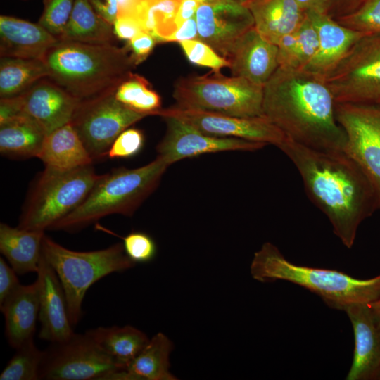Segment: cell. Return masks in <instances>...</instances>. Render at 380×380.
Segmentation results:
<instances>
[{"label":"cell","mask_w":380,"mask_h":380,"mask_svg":"<svg viewBox=\"0 0 380 380\" xmlns=\"http://www.w3.org/2000/svg\"><path fill=\"white\" fill-rule=\"evenodd\" d=\"M46 135L25 115L12 118L0 124V152L12 158L37 157Z\"/></svg>","instance_id":"cell-27"},{"label":"cell","mask_w":380,"mask_h":380,"mask_svg":"<svg viewBox=\"0 0 380 380\" xmlns=\"http://www.w3.org/2000/svg\"><path fill=\"white\" fill-rule=\"evenodd\" d=\"M96 12L113 25L118 16V0H89Z\"/></svg>","instance_id":"cell-45"},{"label":"cell","mask_w":380,"mask_h":380,"mask_svg":"<svg viewBox=\"0 0 380 380\" xmlns=\"http://www.w3.org/2000/svg\"><path fill=\"white\" fill-rule=\"evenodd\" d=\"M352 324L355 347L346 380H374L380 369V327L368 303H357L344 311Z\"/></svg>","instance_id":"cell-19"},{"label":"cell","mask_w":380,"mask_h":380,"mask_svg":"<svg viewBox=\"0 0 380 380\" xmlns=\"http://www.w3.org/2000/svg\"><path fill=\"white\" fill-rule=\"evenodd\" d=\"M115 36L122 40L129 41L141 32H143L139 24L127 17H117L113 25Z\"/></svg>","instance_id":"cell-43"},{"label":"cell","mask_w":380,"mask_h":380,"mask_svg":"<svg viewBox=\"0 0 380 380\" xmlns=\"http://www.w3.org/2000/svg\"><path fill=\"white\" fill-rule=\"evenodd\" d=\"M336 103H380V34L358 39L325 78Z\"/></svg>","instance_id":"cell-9"},{"label":"cell","mask_w":380,"mask_h":380,"mask_svg":"<svg viewBox=\"0 0 380 380\" xmlns=\"http://www.w3.org/2000/svg\"><path fill=\"white\" fill-rule=\"evenodd\" d=\"M86 332L125 369L150 340L144 332L129 325L99 327Z\"/></svg>","instance_id":"cell-30"},{"label":"cell","mask_w":380,"mask_h":380,"mask_svg":"<svg viewBox=\"0 0 380 380\" xmlns=\"http://www.w3.org/2000/svg\"><path fill=\"white\" fill-rule=\"evenodd\" d=\"M201 3L196 0H182L179 8L175 23L179 28L186 20L194 17Z\"/></svg>","instance_id":"cell-47"},{"label":"cell","mask_w":380,"mask_h":380,"mask_svg":"<svg viewBox=\"0 0 380 380\" xmlns=\"http://www.w3.org/2000/svg\"><path fill=\"white\" fill-rule=\"evenodd\" d=\"M15 271L0 258V304L3 303L21 284Z\"/></svg>","instance_id":"cell-41"},{"label":"cell","mask_w":380,"mask_h":380,"mask_svg":"<svg viewBox=\"0 0 380 380\" xmlns=\"http://www.w3.org/2000/svg\"><path fill=\"white\" fill-rule=\"evenodd\" d=\"M100 177L91 165L68 171L45 167L32 189L18 227L49 229L84 201Z\"/></svg>","instance_id":"cell-8"},{"label":"cell","mask_w":380,"mask_h":380,"mask_svg":"<svg viewBox=\"0 0 380 380\" xmlns=\"http://www.w3.org/2000/svg\"><path fill=\"white\" fill-rule=\"evenodd\" d=\"M198 39L196 16L186 20L168 39V42H181L186 40Z\"/></svg>","instance_id":"cell-46"},{"label":"cell","mask_w":380,"mask_h":380,"mask_svg":"<svg viewBox=\"0 0 380 380\" xmlns=\"http://www.w3.org/2000/svg\"><path fill=\"white\" fill-rule=\"evenodd\" d=\"M123 239L126 255L136 263H146L154 259L157 246L153 238L143 232H132Z\"/></svg>","instance_id":"cell-38"},{"label":"cell","mask_w":380,"mask_h":380,"mask_svg":"<svg viewBox=\"0 0 380 380\" xmlns=\"http://www.w3.org/2000/svg\"><path fill=\"white\" fill-rule=\"evenodd\" d=\"M263 87L220 71L179 77L174 85L176 106L237 117L262 116Z\"/></svg>","instance_id":"cell-7"},{"label":"cell","mask_w":380,"mask_h":380,"mask_svg":"<svg viewBox=\"0 0 380 380\" xmlns=\"http://www.w3.org/2000/svg\"><path fill=\"white\" fill-rule=\"evenodd\" d=\"M306 13L316 27L319 46L305 70L325 80L352 46L365 34L341 25L325 13Z\"/></svg>","instance_id":"cell-20"},{"label":"cell","mask_w":380,"mask_h":380,"mask_svg":"<svg viewBox=\"0 0 380 380\" xmlns=\"http://www.w3.org/2000/svg\"><path fill=\"white\" fill-rule=\"evenodd\" d=\"M366 0H327L325 14L334 19L348 15Z\"/></svg>","instance_id":"cell-42"},{"label":"cell","mask_w":380,"mask_h":380,"mask_svg":"<svg viewBox=\"0 0 380 380\" xmlns=\"http://www.w3.org/2000/svg\"><path fill=\"white\" fill-rule=\"evenodd\" d=\"M19 95L23 114L37 122L46 134L70 123L80 103L48 77Z\"/></svg>","instance_id":"cell-16"},{"label":"cell","mask_w":380,"mask_h":380,"mask_svg":"<svg viewBox=\"0 0 380 380\" xmlns=\"http://www.w3.org/2000/svg\"><path fill=\"white\" fill-rule=\"evenodd\" d=\"M335 105L325 80L305 70L279 66L263 87V115L286 138L310 148L344 150Z\"/></svg>","instance_id":"cell-2"},{"label":"cell","mask_w":380,"mask_h":380,"mask_svg":"<svg viewBox=\"0 0 380 380\" xmlns=\"http://www.w3.org/2000/svg\"><path fill=\"white\" fill-rule=\"evenodd\" d=\"M156 42L151 34L145 32H139L128 42L127 46L137 65L150 55Z\"/></svg>","instance_id":"cell-40"},{"label":"cell","mask_w":380,"mask_h":380,"mask_svg":"<svg viewBox=\"0 0 380 380\" xmlns=\"http://www.w3.org/2000/svg\"><path fill=\"white\" fill-rule=\"evenodd\" d=\"M368 305L375 322L380 327V298L369 303Z\"/></svg>","instance_id":"cell-49"},{"label":"cell","mask_w":380,"mask_h":380,"mask_svg":"<svg viewBox=\"0 0 380 380\" xmlns=\"http://www.w3.org/2000/svg\"><path fill=\"white\" fill-rule=\"evenodd\" d=\"M48 75L47 67L42 59L1 57V98L19 95Z\"/></svg>","instance_id":"cell-32"},{"label":"cell","mask_w":380,"mask_h":380,"mask_svg":"<svg viewBox=\"0 0 380 380\" xmlns=\"http://www.w3.org/2000/svg\"><path fill=\"white\" fill-rule=\"evenodd\" d=\"M250 269L256 281L295 284L317 294L334 310L345 311L351 305L369 303L380 298V274L361 279L336 270L296 265L270 242L254 253Z\"/></svg>","instance_id":"cell-4"},{"label":"cell","mask_w":380,"mask_h":380,"mask_svg":"<svg viewBox=\"0 0 380 380\" xmlns=\"http://www.w3.org/2000/svg\"><path fill=\"white\" fill-rule=\"evenodd\" d=\"M44 231L1 223L0 251L18 274L37 272Z\"/></svg>","instance_id":"cell-26"},{"label":"cell","mask_w":380,"mask_h":380,"mask_svg":"<svg viewBox=\"0 0 380 380\" xmlns=\"http://www.w3.org/2000/svg\"><path fill=\"white\" fill-rule=\"evenodd\" d=\"M335 114L346 136L343 151L370 182L380 208V106L336 103Z\"/></svg>","instance_id":"cell-12"},{"label":"cell","mask_w":380,"mask_h":380,"mask_svg":"<svg viewBox=\"0 0 380 380\" xmlns=\"http://www.w3.org/2000/svg\"><path fill=\"white\" fill-rule=\"evenodd\" d=\"M23 115L24 114L20 95L1 98L0 124Z\"/></svg>","instance_id":"cell-44"},{"label":"cell","mask_w":380,"mask_h":380,"mask_svg":"<svg viewBox=\"0 0 380 380\" xmlns=\"http://www.w3.org/2000/svg\"><path fill=\"white\" fill-rule=\"evenodd\" d=\"M156 115L176 118L211 136L239 138L277 147L286 138L284 134L264 115L237 117L177 106L160 108Z\"/></svg>","instance_id":"cell-13"},{"label":"cell","mask_w":380,"mask_h":380,"mask_svg":"<svg viewBox=\"0 0 380 380\" xmlns=\"http://www.w3.org/2000/svg\"><path fill=\"white\" fill-rule=\"evenodd\" d=\"M298 170L308 196L342 243L353 246L359 226L379 208L374 191L344 151L310 148L288 138L278 146Z\"/></svg>","instance_id":"cell-1"},{"label":"cell","mask_w":380,"mask_h":380,"mask_svg":"<svg viewBox=\"0 0 380 380\" xmlns=\"http://www.w3.org/2000/svg\"><path fill=\"white\" fill-rule=\"evenodd\" d=\"M182 0H118L117 17L137 22L157 42H167L178 29L175 19Z\"/></svg>","instance_id":"cell-24"},{"label":"cell","mask_w":380,"mask_h":380,"mask_svg":"<svg viewBox=\"0 0 380 380\" xmlns=\"http://www.w3.org/2000/svg\"><path fill=\"white\" fill-rule=\"evenodd\" d=\"M378 106H380V103H379V104H378Z\"/></svg>","instance_id":"cell-53"},{"label":"cell","mask_w":380,"mask_h":380,"mask_svg":"<svg viewBox=\"0 0 380 380\" xmlns=\"http://www.w3.org/2000/svg\"><path fill=\"white\" fill-rule=\"evenodd\" d=\"M144 140V134L141 130L127 128L114 140L107 153V156L112 159L133 157L141 150Z\"/></svg>","instance_id":"cell-39"},{"label":"cell","mask_w":380,"mask_h":380,"mask_svg":"<svg viewBox=\"0 0 380 380\" xmlns=\"http://www.w3.org/2000/svg\"><path fill=\"white\" fill-rule=\"evenodd\" d=\"M42 255L63 286L72 327L82 317V302L92 284L111 273L125 271L135 265L126 255L121 243L97 251H75L44 235Z\"/></svg>","instance_id":"cell-6"},{"label":"cell","mask_w":380,"mask_h":380,"mask_svg":"<svg viewBox=\"0 0 380 380\" xmlns=\"http://www.w3.org/2000/svg\"><path fill=\"white\" fill-rule=\"evenodd\" d=\"M16 352L0 374V380H38L44 350L34 344L33 338L15 349Z\"/></svg>","instance_id":"cell-34"},{"label":"cell","mask_w":380,"mask_h":380,"mask_svg":"<svg viewBox=\"0 0 380 380\" xmlns=\"http://www.w3.org/2000/svg\"><path fill=\"white\" fill-rule=\"evenodd\" d=\"M125 106L109 92L80 101L70 122L91 158L107 153L116 137L137 121L148 116Z\"/></svg>","instance_id":"cell-11"},{"label":"cell","mask_w":380,"mask_h":380,"mask_svg":"<svg viewBox=\"0 0 380 380\" xmlns=\"http://www.w3.org/2000/svg\"><path fill=\"white\" fill-rule=\"evenodd\" d=\"M125 369L87 332L51 343L44 350L39 379L103 380L109 373Z\"/></svg>","instance_id":"cell-10"},{"label":"cell","mask_w":380,"mask_h":380,"mask_svg":"<svg viewBox=\"0 0 380 380\" xmlns=\"http://www.w3.org/2000/svg\"><path fill=\"white\" fill-rule=\"evenodd\" d=\"M115 96L132 109L149 115H156L161 107L160 96L151 89L148 81L134 72L119 85Z\"/></svg>","instance_id":"cell-33"},{"label":"cell","mask_w":380,"mask_h":380,"mask_svg":"<svg viewBox=\"0 0 380 380\" xmlns=\"http://www.w3.org/2000/svg\"><path fill=\"white\" fill-rule=\"evenodd\" d=\"M75 0H44V10L38 23L58 39L70 18Z\"/></svg>","instance_id":"cell-36"},{"label":"cell","mask_w":380,"mask_h":380,"mask_svg":"<svg viewBox=\"0 0 380 380\" xmlns=\"http://www.w3.org/2000/svg\"><path fill=\"white\" fill-rule=\"evenodd\" d=\"M172 341L163 333L153 336L126 367L129 380H176L170 371Z\"/></svg>","instance_id":"cell-29"},{"label":"cell","mask_w":380,"mask_h":380,"mask_svg":"<svg viewBox=\"0 0 380 380\" xmlns=\"http://www.w3.org/2000/svg\"><path fill=\"white\" fill-rule=\"evenodd\" d=\"M195 16L198 39L225 59L239 38L254 26L250 11L239 0L201 3Z\"/></svg>","instance_id":"cell-15"},{"label":"cell","mask_w":380,"mask_h":380,"mask_svg":"<svg viewBox=\"0 0 380 380\" xmlns=\"http://www.w3.org/2000/svg\"><path fill=\"white\" fill-rule=\"evenodd\" d=\"M226 60L232 76L262 86L279 66L277 45L264 39L254 26L239 38Z\"/></svg>","instance_id":"cell-18"},{"label":"cell","mask_w":380,"mask_h":380,"mask_svg":"<svg viewBox=\"0 0 380 380\" xmlns=\"http://www.w3.org/2000/svg\"><path fill=\"white\" fill-rule=\"evenodd\" d=\"M318 46L316 27L307 13L300 26L278 43L279 65L294 70H305L315 57Z\"/></svg>","instance_id":"cell-31"},{"label":"cell","mask_w":380,"mask_h":380,"mask_svg":"<svg viewBox=\"0 0 380 380\" xmlns=\"http://www.w3.org/2000/svg\"><path fill=\"white\" fill-rule=\"evenodd\" d=\"M39 293V338L51 343L67 339L75 332L70 323L65 295L52 267L42 254L37 272Z\"/></svg>","instance_id":"cell-17"},{"label":"cell","mask_w":380,"mask_h":380,"mask_svg":"<svg viewBox=\"0 0 380 380\" xmlns=\"http://www.w3.org/2000/svg\"><path fill=\"white\" fill-rule=\"evenodd\" d=\"M305 12H318L325 13L327 0H295Z\"/></svg>","instance_id":"cell-48"},{"label":"cell","mask_w":380,"mask_h":380,"mask_svg":"<svg viewBox=\"0 0 380 380\" xmlns=\"http://www.w3.org/2000/svg\"><path fill=\"white\" fill-rule=\"evenodd\" d=\"M58 40L39 23L0 16L1 57L43 60Z\"/></svg>","instance_id":"cell-21"},{"label":"cell","mask_w":380,"mask_h":380,"mask_svg":"<svg viewBox=\"0 0 380 380\" xmlns=\"http://www.w3.org/2000/svg\"><path fill=\"white\" fill-rule=\"evenodd\" d=\"M239 1H245V0H239Z\"/></svg>","instance_id":"cell-52"},{"label":"cell","mask_w":380,"mask_h":380,"mask_svg":"<svg viewBox=\"0 0 380 380\" xmlns=\"http://www.w3.org/2000/svg\"><path fill=\"white\" fill-rule=\"evenodd\" d=\"M43 61L47 77L80 101L115 92L137 65L127 45L59 39Z\"/></svg>","instance_id":"cell-3"},{"label":"cell","mask_w":380,"mask_h":380,"mask_svg":"<svg viewBox=\"0 0 380 380\" xmlns=\"http://www.w3.org/2000/svg\"><path fill=\"white\" fill-rule=\"evenodd\" d=\"M113 25L101 17L89 0H75L74 7L59 40L89 44L113 43Z\"/></svg>","instance_id":"cell-28"},{"label":"cell","mask_w":380,"mask_h":380,"mask_svg":"<svg viewBox=\"0 0 380 380\" xmlns=\"http://www.w3.org/2000/svg\"><path fill=\"white\" fill-rule=\"evenodd\" d=\"M241 2L250 11L254 27L260 34L276 45L283 37L296 31L307 15L295 0H245Z\"/></svg>","instance_id":"cell-22"},{"label":"cell","mask_w":380,"mask_h":380,"mask_svg":"<svg viewBox=\"0 0 380 380\" xmlns=\"http://www.w3.org/2000/svg\"><path fill=\"white\" fill-rule=\"evenodd\" d=\"M196 1H199L200 3L208 4V3H211L215 0H196Z\"/></svg>","instance_id":"cell-50"},{"label":"cell","mask_w":380,"mask_h":380,"mask_svg":"<svg viewBox=\"0 0 380 380\" xmlns=\"http://www.w3.org/2000/svg\"><path fill=\"white\" fill-rule=\"evenodd\" d=\"M335 20L365 34H380V0H366L352 13Z\"/></svg>","instance_id":"cell-35"},{"label":"cell","mask_w":380,"mask_h":380,"mask_svg":"<svg viewBox=\"0 0 380 380\" xmlns=\"http://www.w3.org/2000/svg\"><path fill=\"white\" fill-rule=\"evenodd\" d=\"M45 167L68 171L90 165V156L79 134L70 123L46 135L37 156Z\"/></svg>","instance_id":"cell-25"},{"label":"cell","mask_w":380,"mask_h":380,"mask_svg":"<svg viewBox=\"0 0 380 380\" xmlns=\"http://www.w3.org/2000/svg\"><path fill=\"white\" fill-rule=\"evenodd\" d=\"M188 60L196 65L220 71L229 68V62L216 53L210 46L199 39L186 40L179 42Z\"/></svg>","instance_id":"cell-37"},{"label":"cell","mask_w":380,"mask_h":380,"mask_svg":"<svg viewBox=\"0 0 380 380\" xmlns=\"http://www.w3.org/2000/svg\"><path fill=\"white\" fill-rule=\"evenodd\" d=\"M169 166L158 156L144 166L101 175L84 201L49 230L76 232L109 215L132 216L156 190Z\"/></svg>","instance_id":"cell-5"},{"label":"cell","mask_w":380,"mask_h":380,"mask_svg":"<svg viewBox=\"0 0 380 380\" xmlns=\"http://www.w3.org/2000/svg\"><path fill=\"white\" fill-rule=\"evenodd\" d=\"M374 380H380V369L374 377Z\"/></svg>","instance_id":"cell-51"},{"label":"cell","mask_w":380,"mask_h":380,"mask_svg":"<svg viewBox=\"0 0 380 380\" xmlns=\"http://www.w3.org/2000/svg\"><path fill=\"white\" fill-rule=\"evenodd\" d=\"M165 134L158 144V156L169 165L187 158L222 151H254L266 144L234 137L206 134L185 122L171 116L163 118Z\"/></svg>","instance_id":"cell-14"},{"label":"cell","mask_w":380,"mask_h":380,"mask_svg":"<svg viewBox=\"0 0 380 380\" xmlns=\"http://www.w3.org/2000/svg\"><path fill=\"white\" fill-rule=\"evenodd\" d=\"M5 318V334L8 344L14 349L33 338L39 318V293L36 280L29 285H20L0 304Z\"/></svg>","instance_id":"cell-23"}]
</instances>
